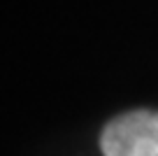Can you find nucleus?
I'll return each mask as SVG.
<instances>
[{
    "mask_svg": "<svg viewBox=\"0 0 158 156\" xmlns=\"http://www.w3.org/2000/svg\"><path fill=\"white\" fill-rule=\"evenodd\" d=\"M102 156H158V110L114 117L100 133Z\"/></svg>",
    "mask_w": 158,
    "mask_h": 156,
    "instance_id": "nucleus-1",
    "label": "nucleus"
}]
</instances>
